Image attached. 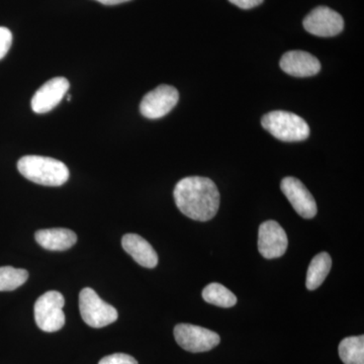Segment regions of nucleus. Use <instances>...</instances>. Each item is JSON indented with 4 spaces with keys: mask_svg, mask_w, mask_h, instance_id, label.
I'll list each match as a JSON object with an SVG mask.
<instances>
[{
    "mask_svg": "<svg viewBox=\"0 0 364 364\" xmlns=\"http://www.w3.org/2000/svg\"><path fill=\"white\" fill-rule=\"evenodd\" d=\"M203 299L207 303L220 308H232L237 304L236 296L226 287L218 282H213L203 289Z\"/></svg>",
    "mask_w": 364,
    "mask_h": 364,
    "instance_id": "obj_17",
    "label": "nucleus"
},
{
    "mask_svg": "<svg viewBox=\"0 0 364 364\" xmlns=\"http://www.w3.org/2000/svg\"><path fill=\"white\" fill-rule=\"evenodd\" d=\"M36 241L50 251H64L75 245L77 236L73 231L63 228L40 230L35 234Z\"/></svg>",
    "mask_w": 364,
    "mask_h": 364,
    "instance_id": "obj_14",
    "label": "nucleus"
},
{
    "mask_svg": "<svg viewBox=\"0 0 364 364\" xmlns=\"http://www.w3.org/2000/svg\"><path fill=\"white\" fill-rule=\"evenodd\" d=\"M28 279V272L11 267H0V291H11L23 286Z\"/></svg>",
    "mask_w": 364,
    "mask_h": 364,
    "instance_id": "obj_18",
    "label": "nucleus"
},
{
    "mask_svg": "<svg viewBox=\"0 0 364 364\" xmlns=\"http://www.w3.org/2000/svg\"><path fill=\"white\" fill-rule=\"evenodd\" d=\"M98 364H138L133 356L124 353H114L105 356Z\"/></svg>",
    "mask_w": 364,
    "mask_h": 364,
    "instance_id": "obj_20",
    "label": "nucleus"
},
{
    "mask_svg": "<svg viewBox=\"0 0 364 364\" xmlns=\"http://www.w3.org/2000/svg\"><path fill=\"white\" fill-rule=\"evenodd\" d=\"M18 169L28 181L46 186H60L69 178V170L54 158L28 155L21 158Z\"/></svg>",
    "mask_w": 364,
    "mask_h": 364,
    "instance_id": "obj_2",
    "label": "nucleus"
},
{
    "mask_svg": "<svg viewBox=\"0 0 364 364\" xmlns=\"http://www.w3.org/2000/svg\"><path fill=\"white\" fill-rule=\"evenodd\" d=\"M173 196L182 214L195 221H210L219 210V189L208 177L191 176L181 179L174 188Z\"/></svg>",
    "mask_w": 364,
    "mask_h": 364,
    "instance_id": "obj_1",
    "label": "nucleus"
},
{
    "mask_svg": "<svg viewBox=\"0 0 364 364\" xmlns=\"http://www.w3.org/2000/svg\"><path fill=\"white\" fill-rule=\"evenodd\" d=\"M13 44V33L9 28L0 26V60L9 53Z\"/></svg>",
    "mask_w": 364,
    "mask_h": 364,
    "instance_id": "obj_19",
    "label": "nucleus"
},
{
    "mask_svg": "<svg viewBox=\"0 0 364 364\" xmlns=\"http://www.w3.org/2000/svg\"><path fill=\"white\" fill-rule=\"evenodd\" d=\"M339 356L344 364H364V336L344 338L339 344Z\"/></svg>",
    "mask_w": 364,
    "mask_h": 364,
    "instance_id": "obj_16",
    "label": "nucleus"
},
{
    "mask_svg": "<svg viewBox=\"0 0 364 364\" xmlns=\"http://www.w3.org/2000/svg\"><path fill=\"white\" fill-rule=\"evenodd\" d=\"M69 81L64 77L50 79L35 93L32 100L33 111L46 114L60 104L69 90Z\"/></svg>",
    "mask_w": 364,
    "mask_h": 364,
    "instance_id": "obj_11",
    "label": "nucleus"
},
{
    "mask_svg": "<svg viewBox=\"0 0 364 364\" xmlns=\"http://www.w3.org/2000/svg\"><path fill=\"white\" fill-rule=\"evenodd\" d=\"M105 6H116V4H124V2L130 1V0H97Z\"/></svg>",
    "mask_w": 364,
    "mask_h": 364,
    "instance_id": "obj_22",
    "label": "nucleus"
},
{
    "mask_svg": "<svg viewBox=\"0 0 364 364\" xmlns=\"http://www.w3.org/2000/svg\"><path fill=\"white\" fill-rule=\"evenodd\" d=\"M332 267L331 256L326 252L318 253L311 261L306 272V287L309 291H315L322 286Z\"/></svg>",
    "mask_w": 364,
    "mask_h": 364,
    "instance_id": "obj_15",
    "label": "nucleus"
},
{
    "mask_svg": "<svg viewBox=\"0 0 364 364\" xmlns=\"http://www.w3.org/2000/svg\"><path fill=\"white\" fill-rule=\"evenodd\" d=\"M261 124L282 142H301L310 136V127L305 119L291 112H268L263 116Z\"/></svg>",
    "mask_w": 364,
    "mask_h": 364,
    "instance_id": "obj_3",
    "label": "nucleus"
},
{
    "mask_svg": "<svg viewBox=\"0 0 364 364\" xmlns=\"http://www.w3.org/2000/svg\"><path fill=\"white\" fill-rule=\"evenodd\" d=\"M79 310L83 321L92 328H102L117 320V311L102 301L90 287H85L79 294Z\"/></svg>",
    "mask_w": 364,
    "mask_h": 364,
    "instance_id": "obj_5",
    "label": "nucleus"
},
{
    "mask_svg": "<svg viewBox=\"0 0 364 364\" xmlns=\"http://www.w3.org/2000/svg\"><path fill=\"white\" fill-rule=\"evenodd\" d=\"M282 193L291 203L294 210L304 219H313L318 208L312 193L296 177H286L280 183Z\"/></svg>",
    "mask_w": 364,
    "mask_h": 364,
    "instance_id": "obj_9",
    "label": "nucleus"
},
{
    "mask_svg": "<svg viewBox=\"0 0 364 364\" xmlns=\"http://www.w3.org/2000/svg\"><path fill=\"white\" fill-rule=\"evenodd\" d=\"M174 338L182 349L193 353L212 350L221 342L217 333L191 324L176 325L174 328Z\"/></svg>",
    "mask_w": 364,
    "mask_h": 364,
    "instance_id": "obj_6",
    "label": "nucleus"
},
{
    "mask_svg": "<svg viewBox=\"0 0 364 364\" xmlns=\"http://www.w3.org/2000/svg\"><path fill=\"white\" fill-rule=\"evenodd\" d=\"M289 246V239L284 228L275 221L260 225L258 232V250L267 259L282 257Z\"/></svg>",
    "mask_w": 364,
    "mask_h": 364,
    "instance_id": "obj_10",
    "label": "nucleus"
},
{
    "mask_svg": "<svg viewBox=\"0 0 364 364\" xmlns=\"http://www.w3.org/2000/svg\"><path fill=\"white\" fill-rule=\"evenodd\" d=\"M122 246L124 250L141 267H156L158 264L156 251L142 237L136 234H126L122 239Z\"/></svg>",
    "mask_w": 364,
    "mask_h": 364,
    "instance_id": "obj_13",
    "label": "nucleus"
},
{
    "mask_svg": "<svg viewBox=\"0 0 364 364\" xmlns=\"http://www.w3.org/2000/svg\"><path fill=\"white\" fill-rule=\"evenodd\" d=\"M64 305L65 299L59 291H50L41 296L33 308L38 327L47 333L57 332L62 329L65 324Z\"/></svg>",
    "mask_w": 364,
    "mask_h": 364,
    "instance_id": "obj_4",
    "label": "nucleus"
},
{
    "mask_svg": "<svg viewBox=\"0 0 364 364\" xmlns=\"http://www.w3.org/2000/svg\"><path fill=\"white\" fill-rule=\"evenodd\" d=\"M179 93L176 87L160 85L144 97L140 105V112L150 119H161L176 107Z\"/></svg>",
    "mask_w": 364,
    "mask_h": 364,
    "instance_id": "obj_7",
    "label": "nucleus"
},
{
    "mask_svg": "<svg viewBox=\"0 0 364 364\" xmlns=\"http://www.w3.org/2000/svg\"><path fill=\"white\" fill-rule=\"evenodd\" d=\"M234 6H238L242 9H251L254 7L260 6L264 0H229Z\"/></svg>",
    "mask_w": 364,
    "mask_h": 364,
    "instance_id": "obj_21",
    "label": "nucleus"
},
{
    "mask_svg": "<svg viewBox=\"0 0 364 364\" xmlns=\"http://www.w3.org/2000/svg\"><path fill=\"white\" fill-rule=\"evenodd\" d=\"M280 68L294 77H311L320 72L321 63L310 53L291 51L282 56Z\"/></svg>",
    "mask_w": 364,
    "mask_h": 364,
    "instance_id": "obj_12",
    "label": "nucleus"
},
{
    "mask_svg": "<svg viewBox=\"0 0 364 364\" xmlns=\"http://www.w3.org/2000/svg\"><path fill=\"white\" fill-rule=\"evenodd\" d=\"M306 32L322 38L339 35L344 28V20L330 7L318 6L313 9L303 21Z\"/></svg>",
    "mask_w": 364,
    "mask_h": 364,
    "instance_id": "obj_8",
    "label": "nucleus"
}]
</instances>
